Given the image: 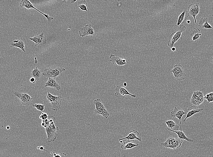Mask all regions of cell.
I'll return each mask as SVG.
<instances>
[{
    "label": "cell",
    "mask_w": 213,
    "mask_h": 157,
    "mask_svg": "<svg viewBox=\"0 0 213 157\" xmlns=\"http://www.w3.org/2000/svg\"><path fill=\"white\" fill-rule=\"evenodd\" d=\"M139 133V132L135 130H133L129 132V133L126 137L120 139L119 140H122L124 139H126L128 141H133L135 139H137L139 141L142 140L141 137L138 136Z\"/></svg>",
    "instance_id": "9a60e30c"
},
{
    "label": "cell",
    "mask_w": 213,
    "mask_h": 157,
    "mask_svg": "<svg viewBox=\"0 0 213 157\" xmlns=\"http://www.w3.org/2000/svg\"><path fill=\"white\" fill-rule=\"evenodd\" d=\"M193 95L198 97L200 99L204 100L203 93L200 91H194Z\"/></svg>",
    "instance_id": "f546056e"
},
{
    "label": "cell",
    "mask_w": 213,
    "mask_h": 157,
    "mask_svg": "<svg viewBox=\"0 0 213 157\" xmlns=\"http://www.w3.org/2000/svg\"><path fill=\"white\" fill-rule=\"evenodd\" d=\"M187 22L188 24H189L190 23V20H188L187 21Z\"/></svg>",
    "instance_id": "8d00e7d4"
},
{
    "label": "cell",
    "mask_w": 213,
    "mask_h": 157,
    "mask_svg": "<svg viewBox=\"0 0 213 157\" xmlns=\"http://www.w3.org/2000/svg\"><path fill=\"white\" fill-rule=\"evenodd\" d=\"M201 35L200 30L198 28H194L192 29L189 34V36L192 42L198 39Z\"/></svg>",
    "instance_id": "d6986e66"
},
{
    "label": "cell",
    "mask_w": 213,
    "mask_h": 157,
    "mask_svg": "<svg viewBox=\"0 0 213 157\" xmlns=\"http://www.w3.org/2000/svg\"><path fill=\"white\" fill-rule=\"evenodd\" d=\"M77 1V0H72V1H71V3L73 4V3H74L75 2H76Z\"/></svg>",
    "instance_id": "d590c367"
},
{
    "label": "cell",
    "mask_w": 213,
    "mask_h": 157,
    "mask_svg": "<svg viewBox=\"0 0 213 157\" xmlns=\"http://www.w3.org/2000/svg\"><path fill=\"white\" fill-rule=\"evenodd\" d=\"M210 62H211L213 64V54H212L210 58Z\"/></svg>",
    "instance_id": "836d02e7"
},
{
    "label": "cell",
    "mask_w": 213,
    "mask_h": 157,
    "mask_svg": "<svg viewBox=\"0 0 213 157\" xmlns=\"http://www.w3.org/2000/svg\"><path fill=\"white\" fill-rule=\"evenodd\" d=\"M189 15L187 11L184 10L179 15L178 19L177 25L178 26L182 24L186 20Z\"/></svg>",
    "instance_id": "44dd1931"
},
{
    "label": "cell",
    "mask_w": 213,
    "mask_h": 157,
    "mask_svg": "<svg viewBox=\"0 0 213 157\" xmlns=\"http://www.w3.org/2000/svg\"><path fill=\"white\" fill-rule=\"evenodd\" d=\"M49 116L48 115V114L47 113L42 112L41 114V115L39 117V118L41 119L42 120H45L47 119Z\"/></svg>",
    "instance_id": "1f68e13d"
},
{
    "label": "cell",
    "mask_w": 213,
    "mask_h": 157,
    "mask_svg": "<svg viewBox=\"0 0 213 157\" xmlns=\"http://www.w3.org/2000/svg\"><path fill=\"white\" fill-rule=\"evenodd\" d=\"M188 12L191 16L194 18L195 24H197L196 16L198 14L199 12V3L194 2L189 5L188 8Z\"/></svg>",
    "instance_id": "9c48e42d"
},
{
    "label": "cell",
    "mask_w": 213,
    "mask_h": 157,
    "mask_svg": "<svg viewBox=\"0 0 213 157\" xmlns=\"http://www.w3.org/2000/svg\"><path fill=\"white\" fill-rule=\"evenodd\" d=\"M26 43V39L25 38H22L20 40H14L13 43L11 44L10 47L18 48L24 52H25L26 51L24 48Z\"/></svg>",
    "instance_id": "2e32d148"
},
{
    "label": "cell",
    "mask_w": 213,
    "mask_h": 157,
    "mask_svg": "<svg viewBox=\"0 0 213 157\" xmlns=\"http://www.w3.org/2000/svg\"><path fill=\"white\" fill-rule=\"evenodd\" d=\"M183 141L173 137H170L165 141L162 143L161 145L165 148H170L175 150L176 148H179L181 146Z\"/></svg>",
    "instance_id": "8992f818"
},
{
    "label": "cell",
    "mask_w": 213,
    "mask_h": 157,
    "mask_svg": "<svg viewBox=\"0 0 213 157\" xmlns=\"http://www.w3.org/2000/svg\"><path fill=\"white\" fill-rule=\"evenodd\" d=\"M30 81L31 82L33 83H34L36 82L35 79L33 77L30 78Z\"/></svg>",
    "instance_id": "d6a6232c"
},
{
    "label": "cell",
    "mask_w": 213,
    "mask_h": 157,
    "mask_svg": "<svg viewBox=\"0 0 213 157\" xmlns=\"http://www.w3.org/2000/svg\"><path fill=\"white\" fill-rule=\"evenodd\" d=\"M46 87L52 88L58 91L61 88L60 84L56 80L55 78L51 77H48V80L45 83L44 87Z\"/></svg>",
    "instance_id": "5bb4252c"
},
{
    "label": "cell",
    "mask_w": 213,
    "mask_h": 157,
    "mask_svg": "<svg viewBox=\"0 0 213 157\" xmlns=\"http://www.w3.org/2000/svg\"><path fill=\"white\" fill-rule=\"evenodd\" d=\"M186 28V27L185 25L181 24L179 26L178 29L176 31L169 36L168 45L171 49L173 47L174 43L180 38L182 33L185 30Z\"/></svg>",
    "instance_id": "277c9868"
},
{
    "label": "cell",
    "mask_w": 213,
    "mask_h": 157,
    "mask_svg": "<svg viewBox=\"0 0 213 157\" xmlns=\"http://www.w3.org/2000/svg\"><path fill=\"white\" fill-rule=\"evenodd\" d=\"M139 145L138 144H135L132 141L128 140L124 143L121 146V148L123 150L131 149Z\"/></svg>",
    "instance_id": "603a6c76"
},
{
    "label": "cell",
    "mask_w": 213,
    "mask_h": 157,
    "mask_svg": "<svg viewBox=\"0 0 213 157\" xmlns=\"http://www.w3.org/2000/svg\"><path fill=\"white\" fill-rule=\"evenodd\" d=\"M87 3L85 0H80L77 3V6L83 11H88L87 8Z\"/></svg>",
    "instance_id": "4316f807"
},
{
    "label": "cell",
    "mask_w": 213,
    "mask_h": 157,
    "mask_svg": "<svg viewBox=\"0 0 213 157\" xmlns=\"http://www.w3.org/2000/svg\"><path fill=\"white\" fill-rule=\"evenodd\" d=\"M172 131L176 133L178 135V138L179 139L182 140H186L189 142H192L193 140L190 139L187 137L185 135L184 133L182 131H173L171 130Z\"/></svg>",
    "instance_id": "d4e9b609"
},
{
    "label": "cell",
    "mask_w": 213,
    "mask_h": 157,
    "mask_svg": "<svg viewBox=\"0 0 213 157\" xmlns=\"http://www.w3.org/2000/svg\"><path fill=\"white\" fill-rule=\"evenodd\" d=\"M9 128H10V127H9V126H7V127H6V129H9Z\"/></svg>",
    "instance_id": "ab89813d"
},
{
    "label": "cell",
    "mask_w": 213,
    "mask_h": 157,
    "mask_svg": "<svg viewBox=\"0 0 213 157\" xmlns=\"http://www.w3.org/2000/svg\"><path fill=\"white\" fill-rule=\"evenodd\" d=\"M79 33L80 35L82 37L93 35L94 34V29L92 27L90 24H87L80 29Z\"/></svg>",
    "instance_id": "7c38bea8"
},
{
    "label": "cell",
    "mask_w": 213,
    "mask_h": 157,
    "mask_svg": "<svg viewBox=\"0 0 213 157\" xmlns=\"http://www.w3.org/2000/svg\"><path fill=\"white\" fill-rule=\"evenodd\" d=\"M115 96L117 98H120L122 96H126L129 95L134 98L136 97V95L130 93L124 87L119 85L117 86L115 88Z\"/></svg>",
    "instance_id": "30bf717a"
},
{
    "label": "cell",
    "mask_w": 213,
    "mask_h": 157,
    "mask_svg": "<svg viewBox=\"0 0 213 157\" xmlns=\"http://www.w3.org/2000/svg\"><path fill=\"white\" fill-rule=\"evenodd\" d=\"M203 110V108H199L195 106L189 107L187 110L186 116L183 121L185 122L187 118L191 117L196 113L201 112Z\"/></svg>",
    "instance_id": "ac0fdd59"
},
{
    "label": "cell",
    "mask_w": 213,
    "mask_h": 157,
    "mask_svg": "<svg viewBox=\"0 0 213 157\" xmlns=\"http://www.w3.org/2000/svg\"><path fill=\"white\" fill-rule=\"evenodd\" d=\"M67 1L64 0L62 1V2L63 3H66L67 2Z\"/></svg>",
    "instance_id": "f35d334b"
},
{
    "label": "cell",
    "mask_w": 213,
    "mask_h": 157,
    "mask_svg": "<svg viewBox=\"0 0 213 157\" xmlns=\"http://www.w3.org/2000/svg\"><path fill=\"white\" fill-rule=\"evenodd\" d=\"M165 122L168 130L177 131L179 130V126L172 120H169Z\"/></svg>",
    "instance_id": "7402d4cb"
},
{
    "label": "cell",
    "mask_w": 213,
    "mask_h": 157,
    "mask_svg": "<svg viewBox=\"0 0 213 157\" xmlns=\"http://www.w3.org/2000/svg\"><path fill=\"white\" fill-rule=\"evenodd\" d=\"M110 61L114 64L117 65L118 66H123L126 64V60L119 56H116L115 55L111 54L110 56Z\"/></svg>",
    "instance_id": "e0dca14e"
},
{
    "label": "cell",
    "mask_w": 213,
    "mask_h": 157,
    "mask_svg": "<svg viewBox=\"0 0 213 157\" xmlns=\"http://www.w3.org/2000/svg\"><path fill=\"white\" fill-rule=\"evenodd\" d=\"M19 5L20 7L21 8L25 7L28 9H29L31 8H33L35 9V10H37L44 15L48 21V22H51V21L54 19L53 17L50 16L48 14H44L39 11L34 7L33 5L29 0H22L20 2Z\"/></svg>",
    "instance_id": "ba28073f"
},
{
    "label": "cell",
    "mask_w": 213,
    "mask_h": 157,
    "mask_svg": "<svg viewBox=\"0 0 213 157\" xmlns=\"http://www.w3.org/2000/svg\"><path fill=\"white\" fill-rule=\"evenodd\" d=\"M56 120V118L55 117L50 124L45 128L47 136V140L49 142L54 141L58 135L56 131L59 130V128L55 125Z\"/></svg>",
    "instance_id": "3957f363"
},
{
    "label": "cell",
    "mask_w": 213,
    "mask_h": 157,
    "mask_svg": "<svg viewBox=\"0 0 213 157\" xmlns=\"http://www.w3.org/2000/svg\"><path fill=\"white\" fill-rule=\"evenodd\" d=\"M175 47H173L171 49V50H172V51H175Z\"/></svg>",
    "instance_id": "e575fe53"
},
{
    "label": "cell",
    "mask_w": 213,
    "mask_h": 157,
    "mask_svg": "<svg viewBox=\"0 0 213 157\" xmlns=\"http://www.w3.org/2000/svg\"><path fill=\"white\" fill-rule=\"evenodd\" d=\"M65 69L58 66H53L45 69L42 73L44 76L53 78L63 75V72L65 71Z\"/></svg>",
    "instance_id": "7a4b0ae2"
},
{
    "label": "cell",
    "mask_w": 213,
    "mask_h": 157,
    "mask_svg": "<svg viewBox=\"0 0 213 157\" xmlns=\"http://www.w3.org/2000/svg\"><path fill=\"white\" fill-rule=\"evenodd\" d=\"M31 75L32 77L35 79L36 82L39 80L41 78V71L38 69L37 67H36L31 71Z\"/></svg>",
    "instance_id": "cb8c5ba5"
},
{
    "label": "cell",
    "mask_w": 213,
    "mask_h": 157,
    "mask_svg": "<svg viewBox=\"0 0 213 157\" xmlns=\"http://www.w3.org/2000/svg\"><path fill=\"white\" fill-rule=\"evenodd\" d=\"M93 103L96 107L94 111V114L97 115H100L105 119L107 118L110 115L109 113L106 109L100 99L99 98L95 99Z\"/></svg>",
    "instance_id": "5b68a950"
},
{
    "label": "cell",
    "mask_w": 213,
    "mask_h": 157,
    "mask_svg": "<svg viewBox=\"0 0 213 157\" xmlns=\"http://www.w3.org/2000/svg\"><path fill=\"white\" fill-rule=\"evenodd\" d=\"M125 86H126L127 85V84L126 82H124L123 84Z\"/></svg>",
    "instance_id": "74e56055"
},
{
    "label": "cell",
    "mask_w": 213,
    "mask_h": 157,
    "mask_svg": "<svg viewBox=\"0 0 213 157\" xmlns=\"http://www.w3.org/2000/svg\"><path fill=\"white\" fill-rule=\"evenodd\" d=\"M198 27L202 29H212L213 27L208 23L207 18H202L199 20Z\"/></svg>",
    "instance_id": "ffe728a7"
},
{
    "label": "cell",
    "mask_w": 213,
    "mask_h": 157,
    "mask_svg": "<svg viewBox=\"0 0 213 157\" xmlns=\"http://www.w3.org/2000/svg\"><path fill=\"white\" fill-rule=\"evenodd\" d=\"M29 39L34 43L35 46L42 45L47 42V39L43 32L39 34L35 35L34 37L30 38Z\"/></svg>",
    "instance_id": "8fae6325"
},
{
    "label": "cell",
    "mask_w": 213,
    "mask_h": 157,
    "mask_svg": "<svg viewBox=\"0 0 213 157\" xmlns=\"http://www.w3.org/2000/svg\"><path fill=\"white\" fill-rule=\"evenodd\" d=\"M186 114L187 113L184 112L182 108L178 107H175L174 110L171 112V115L172 117H177L179 119L181 131H182L181 119L183 115Z\"/></svg>",
    "instance_id": "4fadbf2b"
},
{
    "label": "cell",
    "mask_w": 213,
    "mask_h": 157,
    "mask_svg": "<svg viewBox=\"0 0 213 157\" xmlns=\"http://www.w3.org/2000/svg\"><path fill=\"white\" fill-rule=\"evenodd\" d=\"M14 95L19 99L23 105L26 106H29L33 100V98L26 93L16 91L14 93Z\"/></svg>",
    "instance_id": "52a82bcc"
},
{
    "label": "cell",
    "mask_w": 213,
    "mask_h": 157,
    "mask_svg": "<svg viewBox=\"0 0 213 157\" xmlns=\"http://www.w3.org/2000/svg\"><path fill=\"white\" fill-rule=\"evenodd\" d=\"M32 106L35 107L37 110L43 112L44 109V105L40 104H33Z\"/></svg>",
    "instance_id": "f1b7e54d"
},
{
    "label": "cell",
    "mask_w": 213,
    "mask_h": 157,
    "mask_svg": "<svg viewBox=\"0 0 213 157\" xmlns=\"http://www.w3.org/2000/svg\"><path fill=\"white\" fill-rule=\"evenodd\" d=\"M171 72H172L175 78L178 81L184 80L186 76L185 72H178L171 70Z\"/></svg>",
    "instance_id": "484cf974"
},
{
    "label": "cell",
    "mask_w": 213,
    "mask_h": 157,
    "mask_svg": "<svg viewBox=\"0 0 213 157\" xmlns=\"http://www.w3.org/2000/svg\"><path fill=\"white\" fill-rule=\"evenodd\" d=\"M53 155L52 157H67L66 154L65 153H58L57 152H53Z\"/></svg>",
    "instance_id": "4dcf8cb0"
},
{
    "label": "cell",
    "mask_w": 213,
    "mask_h": 157,
    "mask_svg": "<svg viewBox=\"0 0 213 157\" xmlns=\"http://www.w3.org/2000/svg\"><path fill=\"white\" fill-rule=\"evenodd\" d=\"M172 70L178 72H185L182 66L180 64H176L174 65Z\"/></svg>",
    "instance_id": "83f0119b"
},
{
    "label": "cell",
    "mask_w": 213,
    "mask_h": 157,
    "mask_svg": "<svg viewBox=\"0 0 213 157\" xmlns=\"http://www.w3.org/2000/svg\"><path fill=\"white\" fill-rule=\"evenodd\" d=\"M62 100L61 96L60 95H53L48 91L44 97L43 103L45 104L50 102L51 104V109L57 111L61 108Z\"/></svg>",
    "instance_id": "6da1fadb"
}]
</instances>
